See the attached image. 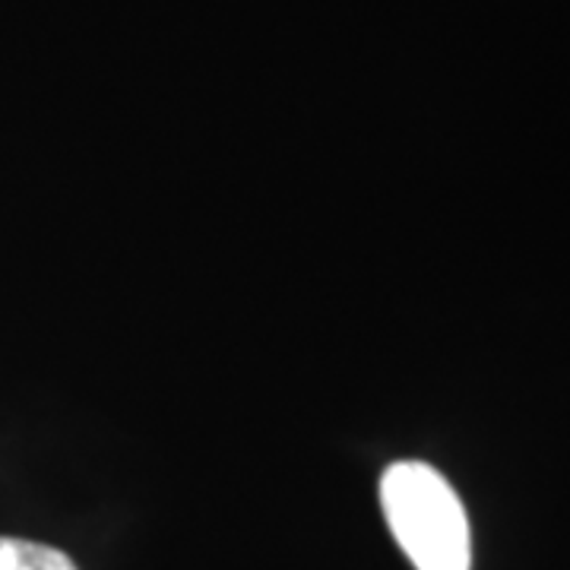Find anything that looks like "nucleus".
<instances>
[{"mask_svg": "<svg viewBox=\"0 0 570 570\" xmlns=\"http://www.w3.org/2000/svg\"><path fill=\"white\" fill-rule=\"evenodd\" d=\"M381 508L415 570H469L472 535L463 501L428 463H393L381 479Z\"/></svg>", "mask_w": 570, "mask_h": 570, "instance_id": "obj_1", "label": "nucleus"}, {"mask_svg": "<svg viewBox=\"0 0 570 570\" xmlns=\"http://www.w3.org/2000/svg\"><path fill=\"white\" fill-rule=\"evenodd\" d=\"M0 570H77V564L51 546L0 535Z\"/></svg>", "mask_w": 570, "mask_h": 570, "instance_id": "obj_2", "label": "nucleus"}]
</instances>
